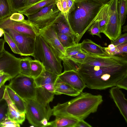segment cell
Here are the masks:
<instances>
[{
  "mask_svg": "<svg viewBox=\"0 0 127 127\" xmlns=\"http://www.w3.org/2000/svg\"><path fill=\"white\" fill-rule=\"evenodd\" d=\"M77 72L86 87L100 90L111 88L127 75V56L87 53Z\"/></svg>",
  "mask_w": 127,
  "mask_h": 127,
  "instance_id": "1",
  "label": "cell"
},
{
  "mask_svg": "<svg viewBox=\"0 0 127 127\" xmlns=\"http://www.w3.org/2000/svg\"><path fill=\"white\" fill-rule=\"evenodd\" d=\"M104 4L98 0H74L67 15L76 44L95 21Z\"/></svg>",
  "mask_w": 127,
  "mask_h": 127,
  "instance_id": "2",
  "label": "cell"
},
{
  "mask_svg": "<svg viewBox=\"0 0 127 127\" xmlns=\"http://www.w3.org/2000/svg\"><path fill=\"white\" fill-rule=\"evenodd\" d=\"M75 98L64 103H58L52 109L56 117L66 116L79 120H84L91 114L96 112L103 101L100 95L81 92Z\"/></svg>",
  "mask_w": 127,
  "mask_h": 127,
  "instance_id": "3",
  "label": "cell"
},
{
  "mask_svg": "<svg viewBox=\"0 0 127 127\" xmlns=\"http://www.w3.org/2000/svg\"><path fill=\"white\" fill-rule=\"evenodd\" d=\"M33 56L40 62L45 69L58 75L62 73V60L38 33L35 39Z\"/></svg>",
  "mask_w": 127,
  "mask_h": 127,
  "instance_id": "4",
  "label": "cell"
},
{
  "mask_svg": "<svg viewBox=\"0 0 127 127\" xmlns=\"http://www.w3.org/2000/svg\"><path fill=\"white\" fill-rule=\"evenodd\" d=\"M23 100L26 115L29 123L34 127H43L41 121L44 118L48 120L52 115V109L49 104H43L35 99Z\"/></svg>",
  "mask_w": 127,
  "mask_h": 127,
  "instance_id": "5",
  "label": "cell"
},
{
  "mask_svg": "<svg viewBox=\"0 0 127 127\" xmlns=\"http://www.w3.org/2000/svg\"><path fill=\"white\" fill-rule=\"evenodd\" d=\"M23 99H35L36 86L34 79L20 73L12 78L8 85Z\"/></svg>",
  "mask_w": 127,
  "mask_h": 127,
  "instance_id": "6",
  "label": "cell"
},
{
  "mask_svg": "<svg viewBox=\"0 0 127 127\" xmlns=\"http://www.w3.org/2000/svg\"><path fill=\"white\" fill-rule=\"evenodd\" d=\"M61 13L56 2L43 7L35 13L26 16L28 20L40 28L52 23Z\"/></svg>",
  "mask_w": 127,
  "mask_h": 127,
  "instance_id": "7",
  "label": "cell"
},
{
  "mask_svg": "<svg viewBox=\"0 0 127 127\" xmlns=\"http://www.w3.org/2000/svg\"><path fill=\"white\" fill-rule=\"evenodd\" d=\"M0 28L11 29L35 39L38 33L39 29L28 20L16 21L10 20L9 16L0 20Z\"/></svg>",
  "mask_w": 127,
  "mask_h": 127,
  "instance_id": "8",
  "label": "cell"
},
{
  "mask_svg": "<svg viewBox=\"0 0 127 127\" xmlns=\"http://www.w3.org/2000/svg\"><path fill=\"white\" fill-rule=\"evenodd\" d=\"M118 0H110L107 2L110 6L109 19L105 30L102 33L111 41L118 38L121 34V24L117 9Z\"/></svg>",
  "mask_w": 127,
  "mask_h": 127,
  "instance_id": "9",
  "label": "cell"
},
{
  "mask_svg": "<svg viewBox=\"0 0 127 127\" xmlns=\"http://www.w3.org/2000/svg\"><path fill=\"white\" fill-rule=\"evenodd\" d=\"M38 33L62 60L66 56L65 50L58 38L52 23L45 27L39 28Z\"/></svg>",
  "mask_w": 127,
  "mask_h": 127,
  "instance_id": "10",
  "label": "cell"
},
{
  "mask_svg": "<svg viewBox=\"0 0 127 127\" xmlns=\"http://www.w3.org/2000/svg\"><path fill=\"white\" fill-rule=\"evenodd\" d=\"M12 38L17 45L21 56H32L35 39L10 29H3Z\"/></svg>",
  "mask_w": 127,
  "mask_h": 127,
  "instance_id": "11",
  "label": "cell"
},
{
  "mask_svg": "<svg viewBox=\"0 0 127 127\" xmlns=\"http://www.w3.org/2000/svg\"><path fill=\"white\" fill-rule=\"evenodd\" d=\"M21 59L4 49L0 57V71L9 75L12 78L14 77L20 73Z\"/></svg>",
  "mask_w": 127,
  "mask_h": 127,
  "instance_id": "12",
  "label": "cell"
},
{
  "mask_svg": "<svg viewBox=\"0 0 127 127\" xmlns=\"http://www.w3.org/2000/svg\"><path fill=\"white\" fill-rule=\"evenodd\" d=\"M58 78L81 93L86 87L83 79L77 72L74 71H64L58 76Z\"/></svg>",
  "mask_w": 127,
  "mask_h": 127,
  "instance_id": "13",
  "label": "cell"
},
{
  "mask_svg": "<svg viewBox=\"0 0 127 127\" xmlns=\"http://www.w3.org/2000/svg\"><path fill=\"white\" fill-rule=\"evenodd\" d=\"M58 76L45 69L39 76L34 79L36 87L54 93V85Z\"/></svg>",
  "mask_w": 127,
  "mask_h": 127,
  "instance_id": "14",
  "label": "cell"
},
{
  "mask_svg": "<svg viewBox=\"0 0 127 127\" xmlns=\"http://www.w3.org/2000/svg\"><path fill=\"white\" fill-rule=\"evenodd\" d=\"M109 93L120 113L127 123V100L120 89L115 86L111 87Z\"/></svg>",
  "mask_w": 127,
  "mask_h": 127,
  "instance_id": "15",
  "label": "cell"
},
{
  "mask_svg": "<svg viewBox=\"0 0 127 127\" xmlns=\"http://www.w3.org/2000/svg\"><path fill=\"white\" fill-rule=\"evenodd\" d=\"M3 99L8 105L7 116L10 119L20 124H22L25 119V112L19 111L10 98L5 89Z\"/></svg>",
  "mask_w": 127,
  "mask_h": 127,
  "instance_id": "16",
  "label": "cell"
},
{
  "mask_svg": "<svg viewBox=\"0 0 127 127\" xmlns=\"http://www.w3.org/2000/svg\"><path fill=\"white\" fill-rule=\"evenodd\" d=\"M67 15L61 13L52 24L57 33L68 34L74 40V35L68 22Z\"/></svg>",
  "mask_w": 127,
  "mask_h": 127,
  "instance_id": "17",
  "label": "cell"
},
{
  "mask_svg": "<svg viewBox=\"0 0 127 127\" xmlns=\"http://www.w3.org/2000/svg\"><path fill=\"white\" fill-rule=\"evenodd\" d=\"M80 43L82 50L87 54L94 55H104L108 54L103 47L88 39L84 40Z\"/></svg>",
  "mask_w": 127,
  "mask_h": 127,
  "instance_id": "18",
  "label": "cell"
},
{
  "mask_svg": "<svg viewBox=\"0 0 127 127\" xmlns=\"http://www.w3.org/2000/svg\"><path fill=\"white\" fill-rule=\"evenodd\" d=\"M54 93L56 95L64 94L70 96H76L81 92L68 84L62 82L58 77L55 84Z\"/></svg>",
  "mask_w": 127,
  "mask_h": 127,
  "instance_id": "19",
  "label": "cell"
},
{
  "mask_svg": "<svg viewBox=\"0 0 127 127\" xmlns=\"http://www.w3.org/2000/svg\"><path fill=\"white\" fill-rule=\"evenodd\" d=\"M56 117L54 120L48 122L45 127H75L79 121L76 118L69 116Z\"/></svg>",
  "mask_w": 127,
  "mask_h": 127,
  "instance_id": "20",
  "label": "cell"
},
{
  "mask_svg": "<svg viewBox=\"0 0 127 127\" xmlns=\"http://www.w3.org/2000/svg\"><path fill=\"white\" fill-rule=\"evenodd\" d=\"M110 10V5L107 2L102 5L98 13L96 19L98 22L100 33L105 30L109 19Z\"/></svg>",
  "mask_w": 127,
  "mask_h": 127,
  "instance_id": "21",
  "label": "cell"
},
{
  "mask_svg": "<svg viewBox=\"0 0 127 127\" xmlns=\"http://www.w3.org/2000/svg\"><path fill=\"white\" fill-rule=\"evenodd\" d=\"M57 0H42L18 12L26 16L35 13L43 7L56 3Z\"/></svg>",
  "mask_w": 127,
  "mask_h": 127,
  "instance_id": "22",
  "label": "cell"
},
{
  "mask_svg": "<svg viewBox=\"0 0 127 127\" xmlns=\"http://www.w3.org/2000/svg\"><path fill=\"white\" fill-rule=\"evenodd\" d=\"M54 95V93L41 87H37L35 99L43 104H49L53 100Z\"/></svg>",
  "mask_w": 127,
  "mask_h": 127,
  "instance_id": "23",
  "label": "cell"
},
{
  "mask_svg": "<svg viewBox=\"0 0 127 127\" xmlns=\"http://www.w3.org/2000/svg\"><path fill=\"white\" fill-rule=\"evenodd\" d=\"M6 89L11 99L17 109L21 112H25L24 101L8 85L6 86Z\"/></svg>",
  "mask_w": 127,
  "mask_h": 127,
  "instance_id": "24",
  "label": "cell"
},
{
  "mask_svg": "<svg viewBox=\"0 0 127 127\" xmlns=\"http://www.w3.org/2000/svg\"><path fill=\"white\" fill-rule=\"evenodd\" d=\"M30 61L31 68L30 76L34 79L39 76L45 69L42 64L38 60L31 59Z\"/></svg>",
  "mask_w": 127,
  "mask_h": 127,
  "instance_id": "25",
  "label": "cell"
},
{
  "mask_svg": "<svg viewBox=\"0 0 127 127\" xmlns=\"http://www.w3.org/2000/svg\"><path fill=\"white\" fill-rule=\"evenodd\" d=\"M127 0H118L117 11L122 26L125 23L127 17Z\"/></svg>",
  "mask_w": 127,
  "mask_h": 127,
  "instance_id": "26",
  "label": "cell"
},
{
  "mask_svg": "<svg viewBox=\"0 0 127 127\" xmlns=\"http://www.w3.org/2000/svg\"><path fill=\"white\" fill-rule=\"evenodd\" d=\"M8 0H0V20L12 14Z\"/></svg>",
  "mask_w": 127,
  "mask_h": 127,
  "instance_id": "27",
  "label": "cell"
},
{
  "mask_svg": "<svg viewBox=\"0 0 127 127\" xmlns=\"http://www.w3.org/2000/svg\"><path fill=\"white\" fill-rule=\"evenodd\" d=\"M74 0H57L56 4L61 13L67 14Z\"/></svg>",
  "mask_w": 127,
  "mask_h": 127,
  "instance_id": "28",
  "label": "cell"
},
{
  "mask_svg": "<svg viewBox=\"0 0 127 127\" xmlns=\"http://www.w3.org/2000/svg\"><path fill=\"white\" fill-rule=\"evenodd\" d=\"M57 34L60 42L65 49L76 44L73 38L69 35L60 33H57Z\"/></svg>",
  "mask_w": 127,
  "mask_h": 127,
  "instance_id": "29",
  "label": "cell"
},
{
  "mask_svg": "<svg viewBox=\"0 0 127 127\" xmlns=\"http://www.w3.org/2000/svg\"><path fill=\"white\" fill-rule=\"evenodd\" d=\"M12 13L23 9L28 0H8Z\"/></svg>",
  "mask_w": 127,
  "mask_h": 127,
  "instance_id": "30",
  "label": "cell"
},
{
  "mask_svg": "<svg viewBox=\"0 0 127 127\" xmlns=\"http://www.w3.org/2000/svg\"><path fill=\"white\" fill-rule=\"evenodd\" d=\"M31 59V57H29L21 58L20 63V73L30 76L31 68L30 61Z\"/></svg>",
  "mask_w": 127,
  "mask_h": 127,
  "instance_id": "31",
  "label": "cell"
},
{
  "mask_svg": "<svg viewBox=\"0 0 127 127\" xmlns=\"http://www.w3.org/2000/svg\"><path fill=\"white\" fill-rule=\"evenodd\" d=\"M4 31L3 35L5 42H6L8 44L14 53L21 55L20 53L15 42L7 33L4 30Z\"/></svg>",
  "mask_w": 127,
  "mask_h": 127,
  "instance_id": "32",
  "label": "cell"
},
{
  "mask_svg": "<svg viewBox=\"0 0 127 127\" xmlns=\"http://www.w3.org/2000/svg\"><path fill=\"white\" fill-rule=\"evenodd\" d=\"M66 56L65 57H70L83 51L80 43L67 48L65 49Z\"/></svg>",
  "mask_w": 127,
  "mask_h": 127,
  "instance_id": "33",
  "label": "cell"
},
{
  "mask_svg": "<svg viewBox=\"0 0 127 127\" xmlns=\"http://www.w3.org/2000/svg\"><path fill=\"white\" fill-rule=\"evenodd\" d=\"M8 105L4 99L0 101V124L2 121L8 117Z\"/></svg>",
  "mask_w": 127,
  "mask_h": 127,
  "instance_id": "34",
  "label": "cell"
},
{
  "mask_svg": "<svg viewBox=\"0 0 127 127\" xmlns=\"http://www.w3.org/2000/svg\"><path fill=\"white\" fill-rule=\"evenodd\" d=\"M88 31L90 34L92 35H95L100 38H101L100 35L99 24L98 21L96 19L88 29Z\"/></svg>",
  "mask_w": 127,
  "mask_h": 127,
  "instance_id": "35",
  "label": "cell"
},
{
  "mask_svg": "<svg viewBox=\"0 0 127 127\" xmlns=\"http://www.w3.org/2000/svg\"><path fill=\"white\" fill-rule=\"evenodd\" d=\"M2 127H19L20 124L17 122L12 120L7 117L3 120L0 124Z\"/></svg>",
  "mask_w": 127,
  "mask_h": 127,
  "instance_id": "36",
  "label": "cell"
},
{
  "mask_svg": "<svg viewBox=\"0 0 127 127\" xmlns=\"http://www.w3.org/2000/svg\"><path fill=\"white\" fill-rule=\"evenodd\" d=\"M87 56V53L83 51L81 52L69 57L77 63L82 64L83 63Z\"/></svg>",
  "mask_w": 127,
  "mask_h": 127,
  "instance_id": "37",
  "label": "cell"
},
{
  "mask_svg": "<svg viewBox=\"0 0 127 127\" xmlns=\"http://www.w3.org/2000/svg\"><path fill=\"white\" fill-rule=\"evenodd\" d=\"M105 52L108 54L111 55H116L120 53V52L116 46L113 44L109 45L108 47H103Z\"/></svg>",
  "mask_w": 127,
  "mask_h": 127,
  "instance_id": "38",
  "label": "cell"
},
{
  "mask_svg": "<svg viewBox=\"0 0 127 127\" xmlns=\"http://www.w3.org/2000/svg\"><path fill=\"white\" fill-rule=\"evenodd\" d=\"M126 42H127V33L126 32L121 34L115 40L111 41V43L115 46H117Z\"/></svg>",
  "mask_w": 127,
  "mask_h": 127,
  "instance_id": "39",
  "label": "cell"
},
{
  "mask_svg": "<svg viewBox=\"0 0 127 127\" xmlns=\"http://www.w3.org/2000/svg\"><path fill=\"white\" fill-rule=\"evenodd\" d=\"M116 86L126 90H127V75L124 76L116 83Z\"/></svg>",
  "mask_w": 127,
  "mask_h": 127,
  "instance_id": "40",
  "label": "cell"
},
{
  "mask_svg": "<svg viewBox=\"0 0 127 127\" xmlns=\"http://www.w3.org/2000/svg\"><path fill=\"white\" fill-rule=\"evenodd\" d=\"M9 19L16 21H22L25 19L23 14L19 12H14L12 13L9 16Z\"/></svg>",
  "mask_w": 127,
  "mask_h": 127,
  "instance_id": "41",
  "label": "cell"
},
{
  "mask_svg": "<svg viewBox=\"0 0 127 127\" xmlns=\"http://www.w3.org/2000/svg\"><path fill=\"white\" fill-rule=\"evenodd\" d=\"M11 77L9 75L3 74L0 76V88L4 85L5 83L7 81L12 79Z\"/></svg>",
  "mask_w": 127,
  "mask_h": 127,
  "instance_id": "42",
  "label": "cell"
},
{
  "mask_svg": "<svg viewBox=\"0 0 127 127\" xmlns=\"http://www.w3.org/2000/svg\"><path fill=\"white\" fill-rule=\"evenodd\" d=\"M119 50L120 53L127 54V42L116 46Z\"/></svg>",
  "mask_w": 127,
  "mask_h": 127,
  "instance_id": "43",
  "label": "cell"
},
{
  "mask_svg": "<svg viewBox=\"0 0 127 127\" xmlns=\"http://www.w3.org/2000/svg\"><path fill=\"white\" fill-rule=\"evenodd\" d=\"M92 126L84 120H79L75 127H92Z\"/></svg>",
  "mask_w": 127,
  "mask_h": 127,
  "instance_id": "44",
  "label": "cell"
},
{
  "mask_svg": "<svg viewBox=\"0 0 127 127\" xmlns=\"http://www.w3.org/2000/svg\"><path fill=\"white\" fill-rule=\"evenodd\" d=\"M5 43L4 38L0 39V57L2 55L4 49V45Z\"/></svg>",
  "mask_w": 127,
  "mask_h": 127,
  "instance_id": "45",
  "label": "cell"
},
{
  "mask_svg": "<svg viewBox=\"0 0 127 127\" xmlns=\"http://www.w3.org/2000/svg\"><path fill=\"white\" fill-rule=\"evenodd\" d=\"M41 0H28L26 6L23 9H26L35 3H37L41 1Z\"/></svg>",
  "mask_w": 127,
  "mask_h": 127,
  "instance_id": "46",
  "label": "cell"
},
{
  "mask_svg": "<svg viewBox=\"0 0 127 127\" xmlns=\"http://www.w3.org/2000/svg\"><path fill=\"white\" fill-rule=\"evenodd\" d=\"M6 86L4 85L0 88V101L3 99Z\"/></svg>",
  "mask_w": 127,
  "mask_h": 127,
  "instance_id": "47",
  "label": "cell"
},
{
  "mask_svg": "<svg viewBox=\"0 0 127 127\" xmlns=\"http://www.w3.org/2000/svg\"><path fill=\"white\" fill-rule=\"evenodd\" d=\"M48 120L47 119L45 118H44L41 121L40 123L42 125L43 127H45L47 124Z\"/></svg>",
  "mask_w": 127,
  "mask_h": 127,
  "instance_id": "48",
  "label": "cell"
},
{
  "mask_svg": "<svg viewBox=\"0 0 127 127\" xmlns=\"http://www.w3.org/2000/svg\"><path fill=\"white\" fill-rule=\"evenodd\" d=\"M4 33V31L3 29L1 28H0V37L3 35Z\"/></svg>",
  "mask_w": 127,
  "mask_h": 127,
  "instance_id": "49",
  "label": "cell"
},
{
  "mask_svg": "<svg viewBox=\"0 0 127 127\" xmlns=\"http://www.w3.org/2000/svg\"><path fill=\"white\" fill-rule=\"evenodd\" d=\"M104 4L107 3L110 0H98Z\"/></svg>",
  "mask_w": 127,
  "mask_h": 127,
  "instance_id": "50",
  "label": "cell"
},
{
  "mask_svg": "<svg viewBox=\"0 0 127 127\" xmlns=\"http://www.w3.org/2000/svg\"><path fill=\"white\" fill-rule=\"evenodd\" d=\"M123 28V32H125L127 31V25H126V26H124Z\"/></svg>",
  "mask_w": 127,
  "mask_h": 127,
  "instance_id": "51",
  "label": "cell"
},
{
  "mask_svg": "<svg viewBox=\"0 0 127 127\" xmlns=\"http://www.w3.org/2000/svg\"><path fill=\"white\" fill-rule=\"evenodd\" d=\"M4 74V73L2 71H0V76L1 75Z\"/></svg>",
  "mask_w": 127,
  "mask_h": 127,
  "instance_id": "52",
  "label": "cell"
}]
</instances>
